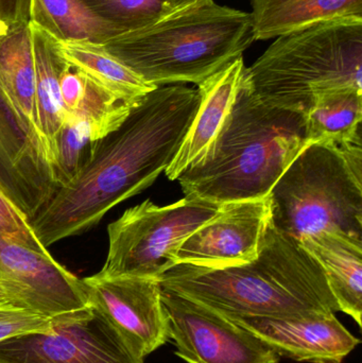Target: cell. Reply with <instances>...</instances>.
Here are the masks:
<instances>
[{
    "label": "cell",
    "instance_id": "cell-12",
    "mask_svg": "<svg viewBox=\"0 0 362 363\" xmlns=\"http://www.w3.org/2000/svg\"><path fill=\"white\" fill-rule=\"evenodd\" d=\"M270 223L269 196L225 203L181 245L176 264L221 269L248 264L259 256Z\"/></svg>",
    "mask_w": 362,
    "mask_h": 363
},
{
    "label": "cell",
    "instance_id": "cell-1",
    "mask_svg": "<svg viewBox=\"0 0 362 363\" xmlns=\"http://www.w3.org/2000/svg\"><path fill=\"white\" fill-rule=\"evenodd\" d=\"M197 89L157 86L114 131L94 143L91 159L30 220L45 247L97 225L110 209L144 191L170 165L199 108Z\"/></svg>",
    "mask_w": 362,
    "mask_h": 363
},
{
    "label": "cell",
    "instance_id": "cell-24",
    "mask_svg": "<svg viewBox=\"0 0 362 363\" xmlns=\"http://www.w3.org/2000/svg\"><path fill=\"white\" fill-rule=\"evenodd\" d=\"M100 19L121 33L153 25L181 10L171 0H83Z\"/></svg>",
    "mask_w": 362,
    "mask_h": 363
},
{
    "label": "cell",
    "instance_id": "cell-10",
    "mask_svg": "<svg viewBox=\"0 0 362 363\" xmlns=\"http://www.w3.org/2000/svg\"><path fill=\"white\" fill-rule=\"evenodd\" d=\"M82 283L89 306L111 324L137 357L144 359L170 340L159 279L95 274Z\"/></svg>",
    "mask_w": 362,
    "mask_h": 363
},
{
    "label": "cell",
    "instance_id": "cell-21",
    "mask_svg": "<svg viewBox=\"0 0 362 363\" xmlns=\"http://www.w3.org/2000/svg\"><path fill=\"white\" fill-rule=\"evenodd\" d=\"M362 93L338 91L317 98L305 115L310 144L340 145L361 138Z\"/></svg>",
    "mask_w": 362,
    "mask_h": 363
},
{
    "label": "cell",
    "instance_id": "cell-9",
    "mask_svg": "<svg viewBox=\"0 0 362 363\" xmlns=\"http://www.w3.org/2000/svg\"><path fill=\"white\" fill-rule=\"evenodd\" d=\"M176 355L188 363H278L273 350L218 311L162 288Z\"/></svg>",
    "mask_w": 362,
    "mask_h": 363
},
{
    "label": "cell",
    "instance_id": "cell-27",
    "mask_svg": "<svg viewBox=\"0 0 362 363\" xmlns=\"http://www.w3.org/2000/svg\"><path fill=\"white\" fill-rule=\"evenodd\" d=\"M64 315L48 318L14 304L0 305V342L21 335L48 332Z\"/></svg>",
    "mask_w": 362,
    "mask_h": 363
},
{
    "label": "cell",
    "instance_id": "cell-8",
    "mask_svg": "<svg viewBox=\"0 0 362 363\" xmlns=\"http://www.w3.org/2000/svg\"><path fill=\"white\" fill-rule=\"evenodd\" d=\"M0 363H145L91 306L64 315L48 332L0 342Z\"/></svg>",
    "mask_w": 362,
    "mask_h": 363
},
{
    "label": "cell",
    "instance_id": "cell-23",
    "mask_svg": "<svg viewBox=\"0 0 362 363\" xmlns=\"http://www.w3.org/2000/svg\"><path fill=\"white\" fill-rule=\"evenodd\" d=\"M135 104L123 101L85 74L76 110L68 116L84 123L96 142L118 128Z\"/></svg>",
    "mask_w": 362,
    "mask_h": 363
},
{
    "label": "cell",
    "instance_id": "cell-11",
    "mask_svg": "<svg viewBox=\"0 0 362 363\" xmlns=\"http://www.w3.org/2000/svg\"><path fill=\"white\" fill-rule=\"evenodd\" d=\"M0 288L16 306L48 318L89 307L82 279L52 256L0 234Z\"/></svg>",
    "mask_w": 362,
    "mask_h": 363
},
{
    "label": "cell",
    "instance_id": "cell-16",
    "mask_svg": "<svg viewBox=\"0 0 362 363\" xmlns=\"http://www.w3.org/2000/svg\"><path fill=\"white\" fill-rule=\"evenodd\" d=\"M30 29L35 61L34 113L36 127L45 159L52 174L57 136L68 116L60 89V74L67 61L62 55L59 40L34 23H30Z\"/></svg>",
    "mask_w": 362,
    "mask_h": 363
},
{
    "label": "cell",
    "instance_id": "cell-25",
    "mask_svg": "<svg viewBox=\"0 0 362 363\" xmlns=\"http://www.w3.org/2000/svg\"><path fill=\"white\" fill-rule=\"evenodd\" d=\"M94 140L89 127L79 119L67 116L57 140V153L52 178L57 187H63L91 159Z\"/></svg>",
    "mask_w": 362,
    "mask_h": 363
},
{
    "label": "cell",
    "instance_id": "cell-18",
    "mask_svg": "<svg viewBox=\"0 0 362 363\" xmlns=\"http://www.w3.org/2000/svg\"><path fill=\"white\" fill-rule=\"evenodd\" d=\"M255 40H269L319 21L362 18V0H251Z\"/></svg>",
    "mask_w": 362,
    "mask_h": 363
},
{
    "label": "cell",
    "instance_id": "cell-22",
    "mask_svg": "<svg viewBox=\"0 0 362 363\" xmlns=\"http://www.w3.org/2000/svg\"><path fill=\"white\" fill-rule=\"evenodd\" d=\"M0 145L21 172L52 198L59 190L42 145L0 91Z\"/></svg>",
    "mask_w": 362,
    "mask_h": 363
},
{
    "label": "cell",
    "instance_id": "cell-19",
    "mask_svg": "<svg viewBox=\"0 0 362 363\" xmlns=\"http://www.w3.org/2000/svg\"><path fill=\"white\" fill-rule=\"evenodd\" d=\"M30 23L61 43L103 45L123 34L94 14L83 0H31Z\"/></svg>",
    "mask_w": 362,
    "mask_h": 363
},
{
    "label": "cell",
    "instance_id": "cell-14",
    "mask_svg": "<svg viewBox=\"0 0 362 363\" xmlns=\"http://www.w3.org/2000/svg\"><path fill=\"white\" fill-rule=\"evenodd\" d=\"M244 69V59L239 57L198 84L199 108L176 157L166 168L169 180H178L185 170L208 159L231 117Z\"/></svg>",
    "mask_w": 362,
    "mask_h": 363
},
{
    "label": "cell",
    "instance_id": "cell-2",
    "mask_svg": "<svg viewBox=\"0 0 362 363\" xmlns=\"http://www.w3.org/2000/svg\"><path fill=\"white\" fill-rule=\"evenodd\" d=\"M159 281L227 318L299 320L339 311L320 264L272 222L252 262L221 269L178 264Z\"/></svg>",
    "mask_w": 362,
    "mask_h": 363
},
{
    "label": "cell",
    "instance_id": "cell-31",
    "mask_svg": "<svg viewBox=\"0 0 362 363\" xmlns=\"http://www.w3.org/2000/svg\"><path fill=\"white\" fill-rule=\"evenodd\" d=\"M171 1L174 2L176 6H179V8L184 9L197 4L200 0H171Z\"/></svg>",
    "mask_w": 362,
    "mask_h": 363
},
{
    "label": "cell",
    "instance_id": "cell-29",
    "mask_svg": "<svg viewBox=\"0 0 362 363\" xmlns=\"http://www.w3.org/2000/svg\"><path fill=\"white\" fill-rule=\"evenodd\" d=\"M31 0H0V21L4 23H30Z\"/></svg>",
    "mask_w": 362,
    "mask_h": 363
},
{
    "label": "cell",
    "instance_id": "cell-20",
    "mask_svg": "<svg viewBox=\"0 0 362 363\" xmlns=\"http://www.w3.org/2000/svg\"><path fill=\"white\" fill-rule=\"evenodd\" d=\"M60 44L62 55L70 65L128 104H135L157 87L121 63L103 45L78 42Z\"/></svg>",
    "mask_w": 362,
    "mask_h": 363
},
{
    "label": "cell",
    "instance_id": "cell-17",
    "mask_svg": "<svg viewBox=\"0 0 362 363\" xmlns=\"http://www.w3.org/2000/svg\"><path fill=\"white\" fill-rule=\"evenodd\" d=\"M0 91L42 145L34 113L35 61L30 23L0 21Z\"/></svg>",
    "mask_w": 362,
    "mask_h": 363
},
{
    "label": "cell",
    "instance_id": "cell-6",
    "mask_svg": "<svg viewBox=\"0 0 362 363\" xmlns=\"http://www.w3.org/2000/svg\"><path fill=\"white\" fill-rule=\"evenodd\" d=\"M361 140L301 151L269 194L276 230L298 240L321 232L362 239Z\"/></svg>",
    "mask_w": 362,
    "mask_h": 363
},
{
    "label": "cell",
    "instance_id": "cell-5",
    "mask_svg": "<svg viewBox=\"0 0 362 363\" xmlns=\"http://www.w3.org/2000/svg\"><path fill=\"white\" fill-rule=\"evenodd\" d=\"M276 38L244 69L242 87L261 101L306 115L325 94L362 93V18L319 21Z\"/></svg>",
    "mask_w": 362,
    "mask_h": 363
},
{
    "label": "cell",
    "instance_id": "cell-15",
    "mask_svg": "<svg viewBox=\"0 0 362 363\" xmlns=\"http://www.w3.org/2000/svg\"><path fill=\"white\" fill-rule=\"evenodd\" d=\"M299 241L322 267L339 311L361 328L362 239L342 232H321Z\"/></svg>",
    "mask_w": 362,
    "mask_h": 363
},
{
    "label": "cell",
    "instance_id": "cell-26",
    "mask_svg": "<svg viewBox=\"0 0 362 363\" xmlns=\"http://www.w3.org/2000/svg\"><path fill=\"white\" fill-rule=\"evenodd\" d=\"M0 191L27 218L32 220L51 200L9 157L0 145Z\"/></svg>",
    "mask_w": 362,
    "mask_h": 363
},
{
    "label": "cell",
    "instance_id": "cell-3",
    "mask_svg": "<svg viewBox=\"0 0 362 363\" xmlns=\"http://www.w3.org/2000/svg\"><path fill=\"white\" fill-rule=\"evenodd\" d=\"M308 145L305 115L269 106L242 84L212 152L178 181L185 196L218 204L267 198Z\"/></svg>",
    "mask_w": 362,
    "mask_h": 363
},
{
    "label": "cell",
    "instance_id": "cell-32",
    "mask_svg": "<svg viewBox=\"0 0 362 363\" xmlns=\"http://www.w3.org/2000/svg\"><path fill=\"white\" fill-rule=\"evenodd\" d=\"M4 304H14L12 301L10 300L6 292L0 288V305ZM15 305V304H14Z\"/></svg>",
    "mask_w": 362,
    "mask_h": 363
},
{
    "label": "cell",
    "instance_id": "cell-13",
    "mask_svg": "<svg viewBox=\"0 0 362 363\" xmlns=\"http://www.w3.org/2000/svg\"><path fill=\"white\" fill-rule=\"evenodd\" d=\"M280 357L300 362L341 363L361 340L353 336L335 313L299 320L231 317Z\"/></svg>",
    "mask_w": 362,
    "mask_h": 363
},
{
    "label": "cell",
    "instance_id": "cell-28",
    "mask_svg": "<svg viewBox=\"0 0 362 363\" xmlns=\"http://www.w3.org/2000/svg\"><path fill=\"white\" fill-rule=\"evenodd\" d=\"M0 234L11 237V238L27 245L28 247L34 250V251L42 252V253L48 252L46 247L36 238L33 230H23V228L13 224L12 222L4 219L1 216H0Z\"/></svg>",
    "mask_w": 362,
    "mask_h": 363
},
{
    "label": "cell",
    "instance_id": "cell-30",
    "mask_svg": "<svg viewBox=\"0 0 362 363\" xmlns=\"http://www.w3.org/2000/svg\"><path fill=\"white\" fill-rule=\"evenodd\" d=\"M0 216L23 230H32L29 220L10 202L1 191H0Z\"/></svg>",
    "mask_w": 362,
    "mask_h": 363
},
{
    "label": "cell",
    "instance_id": "cell-7",
    "mask_svg": "<svg viewBox=\"0 0 362 363\" xmlns=\"http://www.w3.org/2000/svg\"><path fill=\"white\" fill-rule=\"evenodd\" d=\"M221 205L185 196L167 206L146 200L108 225L103 277L157 279L176 264L181 245L214 217Z\"/></svg>",
    "mask_w": 362,
    "mask_h": 363
},
{
    "label": "cell",
    "instance_id": "cell-4",
    "mask_svg": "<svg viewBox=\"0 0 362 363\" xmlns=\"http://www.w3.org/2000/svg\"><path fill=\"white\" fill-rule=\"evenodd\" d=\"M254 40L250 13L200 0L103 47L154 86L198 85L242 57Z\"/></svg>",
    "mask_w": 362,
    "mask_h": 363
}]
</instances>
